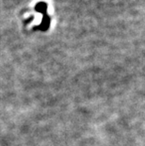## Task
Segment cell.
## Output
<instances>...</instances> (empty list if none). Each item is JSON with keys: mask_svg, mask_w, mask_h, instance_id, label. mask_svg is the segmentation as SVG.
Wrapping results in <instances>:
<instances>
[{"mask_svg": "<svg viewBox=\"0 0 145 146\" xmlns=\"http://www.w3.org/2000/svg\"><path fill=\"white\" fill-rule=\"evenodd\" d=\"M36 11H40L42 13V24L40 25L39 27L41 30H47L49 27V25H50V18L47 15V5L44 2H41L39 4L36 5Z\"/></svg>", "mask_w": 145, "mask_h": 146, "instance_id": "obj_1", "label": "cell"}]
</instances>
